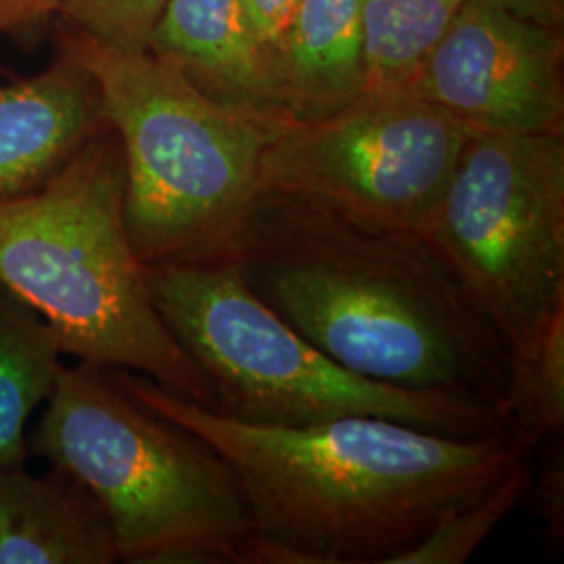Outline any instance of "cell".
I'll use <instances>...</instances> for the list:
<instances>
[{
	"label": "cell",
	"instance_id": "6da1fadb",
	"mask_svg": "<svg viewBox=\"0 0 564 564\" xmlns=\"http://www.w3.org/2000/svg\"><path fill=\"white\" fill-rule=\"evenodd\" d=\"M109 372L134 402L230 464L253 527L256 564H391L447 510L481 498L531 456L510 433L463 440L383 416L242 423L139 372Z\"/></svg>",
	"mask_w": 564,
	"mask_h": 564
},
{
	"label": "cell",
	"instance_id": "7a4b0ae2",
	"mask_svg": "<svg viewBox=\"0 0 564 564\" xmlns=\"http://www.w3.org/2000/svg\"><path fill=\"white\" fill-rule=\"evenodd\" d=\"M230 263L284 323L347 370L466 395L505 414L510 349L421 232L260 191Z\"/></svg>",
	"mask_w": 564,
	"mask_h": 564
},
{
	"label": "cell",
	"instance_id": "3957f363",
	"mask_svg": "<svg viewBox=\"0 0 564 564\" xmlns=\"http://www.w3.org/2000/svg\"><path fill=\"white\" fill-rule=\"evenodd\" d=\"M123 186L120 141L107 126L53 181L0 203V284L41 314L63 356L139 372L216 408L207 377L153 303Z\"/></svg>",
	"mask_w": 564,
	"mask_h": 564
},
{
	"label": "cell",
	"instance_id": "277c9868",
	"mask_svg": "<svg viewBox=\"0 0 564 564\" xmlns=\"http://www.w3.org/2000/svg\"><path fill=\"white\" fill-rule=\"evenodd\" d=\"M55 42L93 72L123 158V214L144 265L230 262L284 116L207 99L151 53H120L67 28Z\"/></svg>",
	"mask_w": 564,
	"mask_h": 564
},
{
	"label": "cell",
	"instance_id": "5b68a950",
	"mask_svg": "<svg viewBox=\"0 0 564 564\" xmlns=\"http://www.w3.org/2000/svg\"><path fill=\"white\" fill-rule=\"evenodd\" d=\"M28 449L99 502L120 561L256 564L241 485L195 433L134 402L109 368L61 366Z\"/></svg>",
	"mask_w": 564,
	"mask_h": 564
},
{
	"label": "cell",
	"instance_id": "8992f818",
	"mask_svg": "<svg viewBox=\"0 0 564 564\" xmlns=\"http://www.w3.org/2000/svg\"><path fill=\"white\" fill-rule=\"evenodd\" d=\"M147 282L163 323L212 384V410L230 419L305 426L383 416L463 440L510 433L491 403L347 370L270 310L230 262L147 265Z\"/></svg>",
	"mask_w": 564,
	"mask_h": 564
},
{
	"label": "cell",
	"instance_id": "52a82bcc",
	"mask_svg": "<svg viewBox=\"0 0 564 564\" xmlns=\"http://www.w3.org/2000/svg\"><path fill=\"white\" fill-rule=\"evenodd\" d=\"M510 354L564 314V134L475 132L421 230Z\"/></svg>",
	"mask_w": 564,
	"mask_h": 564
},
{
	"label": "cell",
	"instance_id": "ba28073f",
	"mask_svg": "<svg viewBox=\"0 0 564 564\" xmlns=\"http://www.w3.org/2000/svg\"><path fill=\"white\" fill-rule=\"evenodd\" d=\"M473 134L412 93L364 90L326 118H284L258 184L360 223L421 232Z\"/></svg>",
	"mask_w": 564,
	"mask_h": 564
},
{
	"label": "cell",
	"instance_id": "9c48e42d",
	"mask_svg": "<svg viewBox=\"0 0 564 564\" xmlns=\"http://www.w3.org/2000/svg\"><path fill=\"white\" fill-rule=\"evenodd\" d=\"M410 93L473 132L564 134L563 30L466 0Z\"/></svg>",
	"mask_w": 564,
	"mask_h": 564
},
{
	"label": "cell",
	"instance_id": "30bf717a",
	"mask_svg": "<svg viewBox=\"0 0 564 564\" xmlns=\"http://www.w3.org/2000/svg\"><path fill=\"white\" fill-rule=\"evenodd\" d=\"M55 44L44 72L0 84V203L53 181L109 126L93 72Z\"/></svg>",
	"mask_w": 564,
	"mask_h": 564
},
{
	"label": "cell",
	"instance_id": "8fae6325",
	"mask_svg": "<svg viewBox=\"0 0 564 564\" xmlns=\"http://www.w3.org/2000/svg\"><path fill=\"white\" fill-rule=\"evenodd\" d=\"M147 53L212 101L289 118L272 57L239 0H167Z\"/></svg>",
	"mask_w": 564,
	"mask_h": 564
},
{
	"label": "cell",
	"instance_id": "7c38bea8",
	"mask_svg": "<svg viewBox=\"0 0 564 564\" xmlns=\"http://www.w3.org/2000/svg\"><path fill=\"white\" fill-rule=\"evenodd\" d=\"M118 561L101 506L74 475L53 464L41 477L0 466V564Z\"/></svg>",
	"mask_w": 564,
	"mask_h": 564
},
{
	"label": "cell",
	"instance_id": "4fadbf2b",
	"mask_svg": "<svg viewBox=\"0 0 564 564\" xmlns=\"http://www.w3.org/2000/svg\"><path fill=\"white\" fill-rule=\"evenodd\" d=\"M284 111L318 120L366 86L362 0H302L272 53Z\"/></svg>",
	"mask_w": 564,
	"mask_h": 564
},
{
	"label": "cell",
	"instance_id": "5bb4252c",
	"mask_svg": "<svg viewBox=\"0 0 564 564\" xmlns=\"http://www.w3.org/2000/svg\"><path fill=\"white\" fill-rule=\"evenodd\" d=\"M61 356L53 328L0 284V466L25 463V424L36 405L48 400Z\"/></svg>",
	"mask_w": 564,
	"mask_h": 564
},
{
	"label": "cell",
	"instance_id": "9a60e30c",
	"mask_svg": "<svg viewBox=\"0 0 564 564\" xmlns=\"http://www.w3.org/2000/svg\"><path fill=\"white\" fill-rule=\"evenodd\" d=\"M466 0H362L366 86L410 93Z\"/></svg>",
	"mask_w": 564,
	"mask_h": 564
},
{
	"label": "cell",
	"instance_id": "2e32d148",
	"mask_svg": "<svg viewBox=\"0 0 564 564\" xmlns=\"http://www.w3.org/2000/svg\"><path fill=\"white\" fill-rule=\"evenodd\" d=\"M505 419L510 435L531 452L563 435L564 314L510 354Z\"/></svg>",
	"mask_w": 564,
	"mask_h": 564
},
{
	"label": "cell",
	"instance_id": "e0dca14e",
	"mask_svg": "<svg viewBox=\"0 0 564 564\" xmlns=\"http://www.w3.org/2000/svg\"><path fill=\"white\" fill-rule=\"evenodd\" d=\"M531 468V456H527L485 496L447 510L419 544L395 556L391 564L466 563L489 533L521 505Z\"/></svg>",
	"mask_w": 564,
	"mask_h": 564
},
{
	"label": "cell",
	"instance_id": "ac0fdd59",
	"mask_svg": "<svg viewBox=\"0 0 564 564\" xmlns=\"http://www.w3.org/2000/svg\"><path fill=\"white\" fill-rule=\"evenodd\" d=\"M167 0H61V21L120 53H144Z\"/></svg>",
	"mask_w": 564,
	"mask_h": 564
},
{
	"label": "cell",
	"instance_id": "d6986e66",
	"mask_svg": "<svg viewBox=\"0 0 564 564\" xmlns=\"http://www.w3.org/2000/svg\"><path fill=\"white\" fill-rule=\"evenodd\" d=\"M544 456L538 473L531 468L527 496H531L538 514L550 527L554 538H563L564 527V458L561 437L545 442Z\"/></svg>",
	"mask_w": 564,
	"mask_h": 564
},
{
	"label": "cell",
	"instance_id": "ffe728a7",
	"mask_svg": "<svg viewBox=\"0 0 564 564\" xmlns=\"http://www.w3.org/2000/svg\"><path fill=\"white\" fill-rule=\"evenodd\" d=\"M247 20L265 51L274 53L302 0H239Z\"/></svg>",
	"mask_w": 564,
	"mask_h": 564
},
{
	"label": "cell",
	"instance_id": "44dd1931",
	"mask_svg": "<svg viewBox=\"0 0 564 564\" xmlns=\"http://www.w3.org/2000/svg\"><path fill=\"white\" fill-rule=\"evenodd\" d=\"M61 0H0V34H15L41 25L59 13Z\"/></svg>",
	"mask_w": 564,
	"mask_h": 564
},
{
	"label": "cell",
	"instance_id": "7402d4cb",
	"mask_svg": "<svg viewBox=\"0 0 564 564\" xmlns=\"http://www.w3.org/2000/svg\"><path fill=\"white\" fill-rule=\"evenodd\" d=\"M524 20L563 30L564 0H489Z\"/></svg>",
	"mask_w": 564,
	"mask_h": 564
}]
</instances>
